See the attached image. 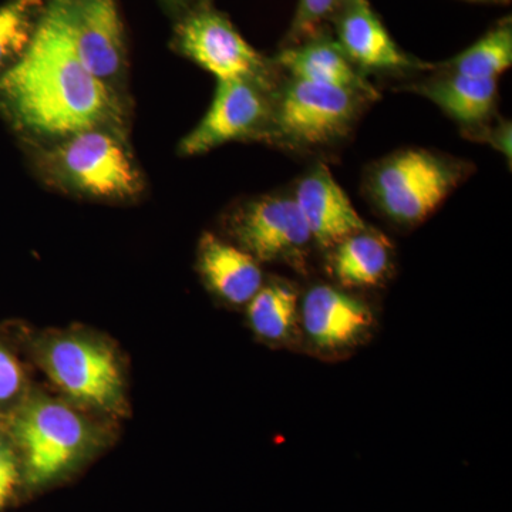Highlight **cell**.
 Returning <instances> with one entry per match:
<instances>
[{"label":"cell","mask_w":512,"mask_h":512,"mask_svg":"<svg viewBox=\"0 0 512 512\" xmlns=\"http://www.w3.org/2000/svg\"><path fill=\"white\" fill-rule=\"evenodd\" d=\"M0 113L26 136L60 140L119 123L116 94L77 56L60 0H50L28 49L0 77Z\"/></svg>","instance_id":"6da1fadb"},{"label":"cell","mask_w":512,"mask_h":512,"mask_svg":"<svg viewBox=\"0 0 512 512\" xmlns=\"http://www.w3.org/2000/svg\"><path fill=\"white\" fill-rule=\"evenodd\" d=\"M470 165L433 151L410 148L373 168L369 194L383 214L404 225L419 224L446 201Z\"/></svg>","instance_id":"7a4b0ae2"},{"label":"cell","mask_w":512,"mask_h":512,"mask_svg":"<svg viewBox=\"0 0 512 512\" xmlns=\"http://www.w3.org/2000/svg\"><path fill=\"white\" fill-rule=\"evenodd\" d=\"M43 163L64 187L97 200H127L143 190L136 160L113 127L62 138Z\"/></svg>","instance_id":"3957f363"},{"label":"cell","mask_w":512,"mask_h":512,"mask_svg":"<svg viewBox=\"0 0 512 512\" xmlns=\"http://www.w3.org/2000/svg\"><path fill=\"white\" fill-rule=\"evenodd\" d=\"M362 94L342 87L291 79L274 99L271 136L291 147H322L345 137Z\"/></svg>","instance_id":"277c9868"},{"label":"cell","mask_w":512,"mask_h":512,"mask_svg":"<svg viewBox=\"0 0 512 512\" xmlns=\"http://www.w3.org/2000/svg\"><path fill=\"white\" fill-rule=\"evenodd\" d=\"M271 86L254 80H218L211 107L197 127L184 138V156H197L255 136H271L274 99Z\"/></svg>","instance_id":"5b68a950"},{"label":"cell","mask_w":512,"mask_h":512,"mask_svg":"<svg viewBox=\"0 0 512 512\" xmlns=\"http://www.w3.org/2000/svg\"><path fill=\"white\" fill-rule=\"evenodd\" d=\"M18 437L30 483L43 484L67 470L90 441L86 421L66 404L36 400L20 416Z\"/></svg>","instance_id":"8992f818"},{"label":"cell","mask_w":512,"mask_h":512,"mask_svg":"<svg viewBox=\"0 0 512 512\" xmlns=\"http://www.w3.org/2000/svg\"><path fill=\"white\" fill-rule=\"evenodd\" d=\"M231 229L239 248L258 262L302 265L312 242L292 195H264L239 207Z\"/></svg>","instance_id":"52a82bcc"},{"label":"cell","mask_w":512,"mask_h":512,"mask_svg":"<svg viewBox=\"0 0 512 512\" xmlns=\"http://www.w3.org/2000/svg\"><path fill=\"white\" fill-rule=\"evenodd\" d=\"M181 52L218 80H254L271 86V69L221 13L201 10L177 33Z\"/></svg>","instance_id":"ba28073f"},{"label":"cell","mask_w":512,"mask_h":512,"mask_svg":"<svg viewBox=\"0 0 512 512\" xmlns=\"http://www.w3.org/2000/svg\"><path fill=\"white\" fill-rule=\"evenodd\" d=\"M45 366L53 382L80 402L110 409L121 400L119 362L101 343L77 336L53 340L45 350Z\"/></svg>","instance_id":"9c48e42d"},{"label":"cell","mask_w":512,"mask_h":512,"mask_svg":"<svg viewBox=\"0 0 512 512\" xmlns=\"http://www.w3.org/2000/svg\"><path fill=\"white\" fill-rule=\"evenodd\" d=\"M77 56L109 84L124 67V32L116 0H60Z\"/></svg>","instance_id":"30bf717a"},{"label":"cell","mask_w":512,"mask_h":512,"mask_svg":"<svg viewBox=\"0 0 512 512\" xmlns=\"http://www.w3.org/2000/svg\"><path fill=\"white\" fill-rule=\"evenodd\" d=\"M299 315L309 342L325 353L355 348L373 325L369 306L329 285L315 286L306 293Z\"/></svg>","instance_id":"8fae6325"},{"label":"cell","mask_w":512,"mask_h":512,"mask_svg":"<svg viewBox=\"0 0 512 512\" xmlns=\"http://www.w3.org/2000/svg\"><path fill=\"white\" fill-rule=\"evenodd\" d=\"M333 20L336 43L356 67L377 72L420 67L397 46L369 0H343Z\"/></svg>","instance_id":"7c38bea8"},{"label":"cell","mask_w":512,"mask_h":512,"mask_svg":"<svg viewBox=\"0 0 512 512\" xmlns=\"http://www.w3.org/2000/svg\"><path fill=\"white\" fill-rule=\"evenodd\" d=\"M292 197L308 225L312 241L322 248L332 249L343 239L367 228L325 165L306 174L296 185Z\"/></svg>","instance_id":"4fadbf2b"},{"label":"cell","mask_w":512,"mask_h":512,"mask_svg":"<svg viewBox=\"0 0 512 512\" xmlns=\"http://www.w3.org/2000/svg\"><path fill=\"white\" fill-rule=\"evenodd\" d=\"M278 64L291 79L342 87L365 96L376 97L375 87L360 74L338 43L325 37H312L279 53Z\"/></svg>","instance_id":"5bb4252c"},{"label":"cell","mask_w":512,"mask_h":512,"mask_svg":"<svg viewBox=\"0 0 512 512\" xmlns=\"http://www.w3.org/2000/svg\"><path fill=\"white\" fill-rule=\"evenodd\" d=\"M198 266L211 291L232 305H248L264 282L255 258L212 234L201 238Z\"/></svg>","instance_id":"9a60e30c"},{"label":"cell","mask_w":512,"mask_h":512,"mask_svg":"<svg viewBox=\"0 0 512 512\" xmlns=\"http://www.w3.org/2000/svg\"><path fill=\"white\" fill-rule=\"evenodd\" d=\"M417 92L439 106L464 127H481L497 106V80L471 79L448 73L416 87Z\"/></svg>","instance_id":"2e32d148"},{"label":"cell","mask_w":512,"mask_h":512,"mask_svg":"<svg viewBox=\"0 0 512 512\" xmlns=\"http://www.w3.org/2000/svg\"><path fill=\"white\" fill-rule=\"evenodd\" d=\"M330 266L343 286L370 288L383 281L392 262L389 239L367 227L333 247Z\"/></svg>","instance_id":"e0dca14e"},{"label":"cell","mask_w":512,"mask_h":512,"mask_svg":"<svg viewBox=\"0 0 512 512\" xmlns=\"http://www.w3.org/2000/svg\"><path fill=\"white\" fill-rule=\"evenodd\" d=\"M248 319L259 338L286 342L298 330V292L282 282L262 285L248 302Z\"/></svg>","instance_id":"ac0fdd59"},{"label":"cell","mask_w":512,"mask_h":512,"mask_svg":"<svg viewBox=\"0 0 512 512\" xmlns=\"http://www.w3.org/2000/svg\"><path fill=\"white\" fill-rule=\"evenodd\" d=\"M512 64V26L504 20L490 32L444 64L448 73L471 79L497 80Z\"/></svg>","instance_id":"d6986e66"},{"label":"cell","mask_w":512,"mask_h":512,"mask_svg":"<svg viewBox=\"0 0 512 512\" xmlns=\"http://www.w3.org/2000/svg\"><path fill=\"white\" fill-rule=\"evenodd\" d=\"M43 10V0H10L0 6V77L28 49Z\"/></svg>","instance_id":"ffe728a7"},{"label":"cell","mask_w":512,"mask_h":512,"mask_svg":"<svg viewBox=\"0 0 512 512\" xmlns=\"http://www.w3.org/2000/svg\"><path fill=\"white\" fill-rule=\"evenodd\" d=\"M342 3L343 0H299L291 28L295 45L318 36L320 26L333 19Z\"/></svg>","instance_id":"44dd1931"},{"label":"cell","mask_w":512,"mask_h":512,"mask_svg":"<svg viewBox=\"0 0 512 512\" xmlns=\"http://www.w3.org/2000/svg\"><path fill=\"white\" fill-rule=\"evenodd\" d=\"M23 373L15 357L0 345V403L8 402L19 393Z\"/></svg>","instance_id":"7402d4cb"},{"label":"cell","mask_w":512,"mask_h":512,"mask_svg":"<svg viewBox=\"0 0 512 512\" xmlns=\"http://www.w3.org/2000/svg\"><path fill=\"white\" fill-rule=\"evenodd\" d=\"M19 480L18 464L15 454L0 441V508L5 507L12 497Z\"/></svg>","instance_id":"603a6c76"},{"label":"cell","mask_w":512,"mask_h":512,"mask_svg":"<svg viewBox=\"0 0 512 512\" xmlns=\"http://www.w3.org/2000/svg\"><path fill=\"white\" fill-rule=\"evenodd\" d=\"M470 2H507V0H470Z\"/></svg>","instance_id":"cb8c5ba5"}]
</instances>
